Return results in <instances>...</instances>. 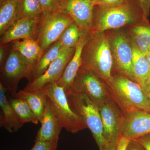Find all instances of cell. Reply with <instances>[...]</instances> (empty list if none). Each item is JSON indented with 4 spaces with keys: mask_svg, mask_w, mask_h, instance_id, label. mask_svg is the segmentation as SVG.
Listing matches in <instances>:
<instances>
[{
    "mask_svg": "<svg viewBox=\"0 0 150 150\" xmlns=\"http://www.w3.org/2000/svg\"><path fill=\"white\" fill-rule=\"evenodd\" d=\"M109 39L113 64L120 72L135 81L132 69L133 53L131 41L122 33H115Z\"/></svg>",
    "mask_w": 150,
    "mask_h": 150,
    "instance_id": "10",
    "label": "cell"
},
{
    "mask_svg": "<svg viewBox=\"0 0 150 150\" xmlns=\"http://www.w3.org/2000/svg\"><path fill=\"white\" fill-rule=\"evenodd\" d=\"M13 96L24 100L40 122L48 97L43 90L28 91L22 90Z\"/></svg>",
    "mask_w": 150,
    "mask_h": 150,
    "instance_id": "19",
    "label": "cell"
},
{
    "mask_svg": "<svg viewBox=\"0 0 150 150\" xmlns=\"http://www.w3.org/2000/svg\"><path fill=\"white\" fill-rule=\"evenodd\" d=\"M129 0H92L94 6L108 7L121 5L128 2Z\"/></svg>",
    "mask_w": 150,
    "mask_h": 150,
    "instance_id": "29",
    "label": "cell"
},
{
    "mask_svg": "<svg viewBox=\"0 0 150 150\" xmlns=\"http://www.w3.org/2000/svg\"><path fill=\"white\" fill-rule=\"evenodd\" d=\"M6 0H0V5L2 4Z\"/></svg>",
    "mask_w": 150,
    "mask_h": 150,
    "instance_id": "38",
    "label": "cell"
},
{
    "mask_svg": "<svg viewBox=\"0 0 150 150\" xmlns=\"http://www.w3.org/2000/svg\"><path fill=\"white\" fill-rule=\"evenodd\" d=\"M145 18L148 19L150 15V0H139Z\"/></svg>",
    "mask_w": 150,
    "mask_h": 150,
    "instance_id": "30",
    "label": "cell"
},
{
    "mask_svg": "<svg viewBox=\"0 0 150 150\" xmlns=\"http://www.w3.org/2000/svg\"><path fill=\"white\" fill-rule=\"evenodd\" d=\"M19 0H6L0 7V34L2 35L18 20Z\"/></svg>",
    "mask_w": 150,
    "mask_h": 150,
    "instance_id": "22",
    "label": "cell"
},
{
    "mask_svg": "<svg viewBox=\"0 0 150 150\" xmlns=\"http://www.w3.org/2000/svg\"><path fill=\"white\" fill-rule=\"evenodd\" d=\"M69 93L85 94L98 107L112 98L108 86L99 76L89 69L81 68Z\"/></svg>",
    "mask_w": 150,
    "mask_h": 150,
    "instance_id": "6",
    "label": "cell"
},
{
    "mask_svg": "<svg viewBox=\"0 0 150 150\" xmlns=\"http://www.w3.org/2000/svg\"><path fill=\"white\" fill-rule=\"evenodd\" d=\"M130 142L128 139L121 136L117 143L116 150H126Z\"/></svg>",
    "mask_w": 150,
    "mask_h": 150,
    "instance_id": "31",
    "label": "cell"
},
{
    "mask_svg": "<svg viewBox=\"0 0 150 150\" xmlns=\"http://www.w3.org/2000/svg\"><path fill=\"white\" fill-rule=\"evenodd\" d=\"M5 55V49L4 47H1L0 48V63L3 64Z\"/></svg>",
    "mask_w": 150,
    "mask_h": 150,
    "instance_id": "35",
    "label": "cell"
},
{
    "mask_svg": "<svg viewBox=\"0 0 150 150\" xmlns=\"http://www.w3.org/2000/svg\"><path fill=\"white\" fill-rule=\"evenodd\" d=\"M81 68L92 70L108 83L111 80L113 58L109 37L103 33H88Z\"/></svg>",
    "mask_w": 150,
    "mask_h": 150,
    "instance_id": "2",
    "label": "cell"
},
{
    "mask_svg": "<svg viewBox=\"0 0 150 150\" xmlns=\"http://www.w3.org/2000/svg\"><path fill=\"white\" fill-rule=\"evenodd\" d=\"M75 48L62 47L59 56L52 62L45 72L31 82L28 83L23 90L28 91H37L41 90L47 84L57 83L62 77L67 65L74 56Z\"/></svg>",
    "mask_w": 150,
    "mask_h": 150,
    "instance_id": "11",
    "label": "cell"
},
{
    "mask_svg": "<svg viewBox=\"0 0 150 150\" xmlns=\"http://www.w3.org/2000/svg\"><path fill=\"white\" fill-rule=\"evenodd\" d=\"M146 58L148 64H149V67L150 69V50L148 52L147 54L146 55Z\"/></svg>",
    "mask_w": 150,
    "mask_h": 150,
    "instance_id": "37",
    "label": "cell"
},
{
    "mask_svg": "<svg viewBox=\"0 0 150 150\" xmlns=\"http://www.w3.org/2000/svg\"><path fill=\"white\" fill-rule=\"evenodd\" d=\"M107 85L112 99L125 115L137 110L150 112L147 93L136 82L125 76H115Z\"/></svg>",
    "mask_w": 150,
    "mask_h": 150,
    "instance_id": "3",
    "label": "cell"
},
{
    "mask_svg": "<svg viewBox=\"0 0 150 150\" xmlns=\"http://www.w3.org/2000/svg\"><path fill=\"white\" fill-rule=\"evenodd\" d=\"M53 150H57V148H55V149H53Z\"/></svg>",
    "mask_w": 150,
    "mask_h": 150,
    "instance_id": "40",
    "label": "cell"
},
{
    "mask_svg": "<svg viewBox=\"0 0 150 150\" xmlns=\"http://www.w3.org/2000/svg\"><path fill=\"white\" fill-rule=\"evenodd\" d=\"M66 94L70 106L83 119L91 131L99 150H101L105 145V142L99 108L85 94L66 93Z\"/></svg>",
    "mask_w": 150,
    "mask_h": 150,
    "instance_id": "5",
    "label": "cell"
},
{
    "mask_svg": "<svg viewBox=\"0 0 150 150\" xmlns=\"http://www.w3.org/2000/svg\"><path fill=\"white\" fill-rule=\"evenodd\" d=\"M126 150H146L144 147L137 141H131L129 142Z\"/></svg>",
    "mask_w": 150,
    "mask_h": 150,
    "instance_id": "33",
    "label": "cell"
},
{
    "mask_svg": "<svg viewBox=\"0 0 150 150\" xmlns=\"http://www.w3.org/2000/svg\"><path fill=\"white\" fill-rule=\"evenodd\" d=\"M144 91L146 93H150V75L146 83Z\"/></svg>",
    "mask_w": 150,
    "mask_h": 150,
    "instance_id": "36",
    "label": "cell"
},
{
    "mask_svg": "<svg viewBox=\"0 0 150 150\" xmlns=\"http://www.w3.org/2000/svg\"><path fill=\"white\" fill-rule=\"evenodd\" d=\"M61 11L70 16L81 31L89 33L92 28L94 6L92 0H60Z\"/></svg>",
    "mask_w": 150,
    "mask_h": 150,
    "instance_id": "12",
    "label": "cell"
},
{
    "mask_svg": "<svg viewBox=\"0 0 150 150\" xmlns=\"http://www.w3.org/2000/svg\"><path fill=\"white\" fill-rule=\"evenodd\" d=\"M34 66L18 51L12 50L3 66L1 83L13 96L17 93L18 84L21 79L26 78L30 82Z\"/></svg>",
    "mask_w": 150,
    "mask_h": 150,
    "instance_id": "8",
    "label": "cell"
},
{
    "mask_svg": "<svg viewBox=\"0 0 150 150\" xmlns=\"http://www.w3.org/2000/svg\"><path fill=\"white\" fill-rule=\"evenodd\" d=\"M51 101L56 117L63 127L72 134L87 128L83 119L70 106L66 91L56 82L46 84L42 89Z\"/></svg>",
    "mask_w": 150,
    "mask_h": 150,
    "instance_id": "4",
    "label": "cell"
},
{
    "mask_svg": "<svg viewBox=\"0 0 150 150\" xmlns=\"http://www.w3.org/2000/svg\"><path fill=\"white\" fill-rule=\"evenodd\" d=\"M149 21L145 18L139 0H129L121 5L95 6L91 32L103 33L136 22Z\"/></svg>",
    "mask_w": 150,
    "mask_h": 150,
    "instance_id": "1",
    "label": "cell"
},
{
    "mask_svg": "<svg viewBox=\"0 0 150 150\" xmlns=\"http://www.w3.org/2000/svg\"><path fill=\"white\" fill-rule=\"evenodd\" d=\"M9 100L10 104L20 121L24 124L31 122L37 124L39 121L36 115L24 100L13 96Z\"/></svg>",
    "mask_w": 150,
    "mask_h": 150,
    "instance_id": "24",
    "label": "cell"
},
{
    "mask_svg": "<svg viewBox=\"0 0 150 150\" xmlns=\"http://www.w3.org/2000/svg\"><path fill=\"white\" fill-rule=\"evenodd\" d=\"M117 144H105L102 149L100 150H116Z\"/></svg>",
    "mask_w": 150,
    "mask_h": 150,
    "instance_id": "34",
    "label": "cell"
},
{
    "mask_svg": "<svg viewBox=\"0 0 150 150\" xmlns=\"http://www.w3.org/2000/svg\"><path fill=\"white\" fill-rule=\"evenodd\" d=\"M35 142H58L63 127L53 110L51 101L47 98Z\"/></svg>",
    "mask_w": 150,
    "mask_h": 150,
    "instance_id": "15",
    "label": "cell"
},
{
    "mask_svg": "<svg viewBox=\"0 0 150 150\" xmlns=\"http://www.w3.org/2000/svg\"><path fill=\"white\" fill-rule=\"evenodd\" d=\"M21 40L13 41L12 50L18 51L35 66L44 52L35 39L26 38Z\"/></svg>",
    "mask_w": 150,
    "mask_h": 150,
    "instance_id": "20",
    "label": "cell"
},
{
    "mask_svg": "<svg viewBox=\"0 0 150 150\" xmlns=\"http://www.w3.org/2000/svg\"><path fill=\"white\" fill-rule=\"evenodd\" d=\"M133 42L146 56L150 50V23L144 22L132 28Z\"/></svg>",
    "mask_w": 150,
    "mask_h": 150,
    "instance_id": "23",
    "label": "cell"
},
{
    "mask_svg": "<svg viewBox=\"0 0 150 150\" xmlns=\"http://www.w3.org/2000/svg\"><path fill=\"white\" fill-rule=\"evenodd\" d=\"M99 109L105 144H117L121 136L126 117L125 113L112 98L100 106Z\"/></svg>",
    "mask_w": 150,
    "mask_h": 150,
    "instance_id": "9",
    "label": "cell"
},
{
    "mask_svg": "<svg viewBox=\"0 0 150 150\" xmlns=\"http://www.w3.org/2000/svg\"><path fill=\"white\" fill-rule=\"evenodd\" d=\"M148 94V96L149 97V100L150 104V93H147Z\"/></svg>",
    "mask_w": 150,
    "mask_h": 150,
    "instance_id": "39",
    "label": "cell"
},
{
    "mask_svg": "<svg viewBox=\"0 0 150 150\" xmlns=\"http://www.w3.org/2000/svg\"><path fill=\"white\" fill-rule=\"evenodd\" d=\"M74 21L62 11L42 14L38 27L36 40L43 52L59 40L64 30Z\"/></svg>",
    "mask_w": 150,
    "mask_h": 150,
    "instance_id": "7",
    "label": "cell"
},
{
    "mask_svg": "<svg viewBox=\"0 0 150 150\" xmlns=\"http://www.w3.org/2000/svg\"><path fill=\"white\" fill-rule=\"evenodd\" d=\"M43 14L37 0H19L18 20L40 16Z\"/></svg>",
    "mask_w": 150,
    "mask_h": 150,
    "instance_id": "25",
    "label": "cell"
},
{
    "mask_svg": "<svg viewBox=\"0 0 150 150\" xmlns=\"http://www.w3.org/2000/svg\"><path fill=\"white\" fill-rule=\"evenodd\" d=\"M88 33L81 31V37L75 48L72 58L69 62L62 77L57 82L67 91L71 87L79 70L82 64V53L87 39Z\"/></svg>",
    "mask_w": 150,
    "mask_h": 150,
    "instance_id": "16",
    "label": "cell"
},
{
    "mask_svg": "<svg viewBox=\"0 0 150 150\" xmlns=\"http://www.w3.org/2000/svg\"><path fill=\"white\" fill-rule=\"evenodd\" d=\"M132 69L135 81L144 90L145 86L150 76V69L146 56L140 51L133 41Z\"/></svg>",
    "mask_w": 150,
    "mask_h": 150,
    "instance_id": "18",
    "label": "cell"
},
{
    "mask_svg": "<svg viewBox=\"0 0 150 150\" xmlns=\"http://www.w3.org/2000/svg\"><path fill=\"white\" fill-rule=\"evenodd\" d=\"M42 9L43 14L61 11L60 0H37Z\"/></svg>",
    "mask_w": 150,
    "mask_h": 150,
    "instance_id": "27",
    "label": "cell"
},
{
    "mask_svg": "<svg viewBox=\"0 0 150 150\" xmlns=\"http://www.w3.org/2000/svg\"><path fill=\"white\" fill-rule=\"evenodd\" d=\"M137 142L144 147L146 150H150V134L138 139Z\"/></svg>",
    "mask_w": 150,
    "mask_h": 150,
    "instance_id": "32",
    "label": "cell"
},
{
    "mask_svg": "<svg viewBox=\"0 0 150 150\" xmlns=\"http://www.w3.org/2000/svg\"><path fill=\"white\" fill-rule=\"evenodd\" d=\"M81 34L80 30L74 21L64 30L59 40L63 48H75L80 39Z\"/></svg>",
    "mask_w": 150,
    "mask_h": 150,
    "instance_id": "26",
    "label": "cell"
},
{
    "mask_svg": "<svg viewBox=\"0 0 150 150\" xmlns=\"http://www.w3.org/2000/svg\"><path fill=\"white\" fill-rule=\"evenodd\" d=\"M62 48V43L58 40L44 51L32 70L31 81L30 83L45 72L52 62L58 57Z\"/></svg>",
    "mask_w": 150,
    "mask_h": 150,
    "instance_id": "21",
    "label": "cell"
},
{
    "mask_svg": "<svg viewBox=\"0 0 150 150\" xmlns=\"http://www.w3.org/2000/svg\"><path fill=\"white\" fill-rule=\"evenodd\" d=\"M150 134V112L137 110L126 115L121 136L136 141Z\"/></svg>",
    "mask_w": 150,
    "mask_h": 150,
    "instance_id": "13",
    "label": "cell"
},
{
    "mask_svg": "<svg viewBox=\"0 0 150 150\" xmlns=\"http://www.w3.org/2000/svg\"><path fill=\"white\" fill-rule=\"evenodd\" d=\"M58 142H35V144L30 150H53L57 147Z\"/></svg>",
    "mask_w": 150,
    "mask_h": 150,
    "instance_id": "28",
    "label": "cell"
},
{
    "mask_svg": "<svg viewBox=\"0 0 150 150\" xmlns=\"http://www.w3.org/2000/svg\"><path fill=\"white\" fill-rule=\"evenodd\" d=\"M5 88L0 83V126L10 133L17 132L23 126L6 96Z\"/></svg>",
    "mask_w": 150,
    "mask_h": 150,
    "instance_id": "17",
    "label": "cell"
},
{
    "mask_svg": "<svg viewBox=\"0 0 150 150\" xmlns=\"http://www.w3.org/2000/svg\"><path fill=\"white\" fill-rule=\"evenodd\" d=\"M40 17L17 20L1 35V43L6 44L15 40L33 38L36 40Z\"/></svg>",
    "mask_w": 150,
    "mask_h": 150,
    "instance_id": "14",
    "label": "cell"
}]
</instances>
